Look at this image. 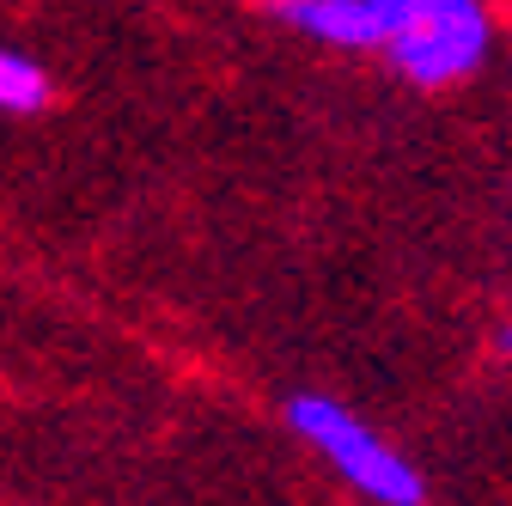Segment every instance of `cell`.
Returning a JSON list of instances; mask_svg holds the SVG:
<instances>
[{
  "label": "cell",
  "mask_w": 512,
  "mask_h": 506,
  "mask_svg": "<svg viewBox=\"0 0 512 506\" xmlns=\"http://www.w3.org/2000/svg\"><path fill=\"white\" fill-rule=\"evenodd\" d=\"M287 427L305 439V446L324 452L366 500H378V506H427L421 470H415L409 458H397V452L384 446V439H378L360 415H348L336 397H317V391L287 397Z\"/></svg>",
  "instance_id": "6da1fadb"
},
{
  "label": "cell",
  "mask_w": 512,
  "mask_h": 506,
  "mask_svg": "<svg viewBox=\"0 0 512 506\" xmlns=\"http://www.w3.org/2000/svg\"><path fill=\"white\" fill-rule=\"evenodd\" d=\"M391 61L427 92L458 86L488 55V7L482 0H421V13L391 31Z\"/></svg>",
  "instance_id": "7a4b0ae2"
},
{
  "label": "cell",
  "mask_w": 512,
  "mask_h": 506,
  "mask_svg": "<svg viewBox=\"0 0 512 506\" xmlns=\"http://www.w3.org/2000/svg\"><path fill=\"white\" fill-rule=\"evenodd\" d=\"M275 13H287L305 37L336 49H384V37H391L372 0H275Z\"/></svg>",
  "instance_id": "3957f363"
},
{
  "label": "cell",
  "mask_w": 512,
  "mask_h": 506,
  "mask_svg": "<svg viewBox=\"0 0 512 506\" xmlns=\"http://www.w3.org/2000/svg\"><path fill=\"white\" fill-rule=\"evenodd\" d=\"M49 98H55L49 74L37 68L25 49L0 43V110H7V116H37V110H49Z\"/></svg>",
  "instance_id": "277c9868"
},
{
  "label": "cell",
  "mask_w": 512,
  "mask_h": 506,
  "mask_svg": "<svg viewBox=\"0 0 512 506\" xmlns=\"http://www.w3.org/2000/svg\"><path fill=\"white\" fill-rule=\"evenodd\" d=\"M372 7L384 13V25H391V31H397V25H409V19L421 13V0H372ZM384 43H391V37H384Z\"/></svg>",
  "instance_id": "5b68a950"
},
{
  "label": "cell",
  "mask_w": 512,
  "mask_h": 506,
  "mask_svg": "<svg viewBox=\"0 0 512 506\" xmlns=\"http://www.w3.org/2000/svg\"><path fill=\"white\" fill-rule=\"evenodd\" d=\"M494 354H506V360H512V324H500V330H494Z\"/></svg>",
  "instance_id": "8992f818"
},
{
  "label": "cell",
  "mask_w": 512,
  "mask_h": 506,
  "mask_svg": "<svg viewBox=\"0 0 512 506\" xmlns=\"http://www.w3.org/2000/svg\"><path fill=\"white\" fill-rule=\"evenodd\" d=\"M269 7H275V0H269Z\"/></svg>",
  "instance_id": "52a82bcc"
}]
</instances>
